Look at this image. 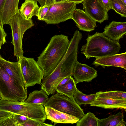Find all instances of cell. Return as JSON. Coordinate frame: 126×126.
<instances>
[{"label": "cell", "mask_w": 126, "mask_h": 126, "mask_svg": "<svg viewBox=\"0 0 126 126\" xmlns=\"http://www.w3.org/2000/svg\"><path fill=\"white\" fill-rule=\"evenodd\" d=\"M47 119L54 123L74 124L79 119L78 118L44 105Z\"/></svg>", "instance_id": "cell-12"}, {"label": "cell", "mask_w": 126, "mask_h": 126, "mask_svg": "<svg viewBox=\"0 0 126 126\" xmlns=\"http://www.w3.org/2000/svg\"><path fill=\"white\" fill-rule=\"evenodd\" d=\"M14 114L0 120V126H17Z\"/></svg>", "instance_id": "cell-25"}, {"label": "cell", "mask_w": 126, "mask_h": 126, "mask_svg": "<svg viewBox=\"0 0 126 126\" xmlns=\"http://www.w3.org/2000/svg\"><path fill=\"white\" fill-rule=\"evenodd\" d=\"M111 9L122 17H126V0H110Z\"/></svg>", "instance_id": "cell-24"}, {"label": "cell", "mask_w": 126, "mask_h": 126, "mask_svg": "<svg viewBox=\"0 0 126 126\" xmlns=\"http://www.w3.org/2000/svg\"><path fill=\"white\" fill-rule=\"evenodd\" d=\"M53 126L52 125L45 123L41 121L29 118L25 122L21 124L20 126Z\"/></svg>", "instance_id": "cell-26"}, {"label": "cell", "mask_w": 126, "mask_h": 126, "mask_svg": "<svg viewBox=\"0 0 126 126\" xmlns=\"http://www.w3.org/2000/svg\"><path fill=\"white\" fill-rule=\"evenodd\" d=\"M37 2L35 0H25L22 4L19 11L24 18L28 20L33 16H37L39 7Z\"/></svg>", "instance_id": "cell-17"}, {"label": "cell", "mask_w": 126, "mask_h": 126, "mask_svg": "<svg viewBox=\"0 0 126 126\" xmlns=\"http://www.w3.org/2000/svg\"><path fill=\"white\" fill-rule=\"evenodd\" d=\"M91 106L105 109H126V99H115L106 98H96L90 104Z\"/></svg>", "instance_id": "cell-16"}, {"label": "cell", "mask_w": 126, "mask_h": 126, "mask_svg": "<svg viewBox=\"0 0 126 126\" xmlns=\"http://www.w3.org/2000/svg\"><path fill=\"white\" fill-rule=\"evenodd\" d=\"M70 41L67 36L55 35L39 56L37 62L44 77L50 74L61 60L68 49Z\"/></svg>", "instance_id": "cell-1"}, {"label": "cell", "mask_w": 126, "mask_h": 126, "mask_svg": "<svg viewBox=\"0 0 126 126\" xmlns=\"http://www.w3.org/2000/svg\"><path fill=\"white\" fill-rule=\"evenodd\" d=\"M95 67L99 66H115L126 69V52L96 58L92 64Z\"/></svg>", "instance_id": "cell-11"}, {"label": "cell", "mask_w": 126, "mask_h": 126, "mask_svg": "<svg viewBox=\"0 0 126 126\" xmlns=\"http://www.w3.org/2000/svg\"><path fill=\"white\" fill-rule=\"evenodd\" d=\"M98 119L93 113L89 112L76 123L77 126H98Z\"/></svg>", "instance_id": "cell-22"}, {"label": "cell", "mask_w": 126, "mask_h": 126, "mask_svg": "<svg viewBox=\"0 0 126 126\" xmlns=\"http://www.w3.org/2000/svg\"><path fill=\"white\" fill-rule=\"evenodd\" d=\"M72 19L80 30L90 32L94 30L96 27V22L82 9L76 8Z\"/></svg>", "instance_id": "cell-10"}, {"label": "cell", "mask_w": 126, "mask_h": 126, "mask_svg": "<svg viewBox=\"0 0 126 126\" xmlns=\"http://www.w3.org/2000/svg\"><path fill=\"white\" fill-rule=\"evenodd\" d=\"M19 63L26 89L36 84H41L44 75L37 62L31 58L23 56L19 58Z\"/></svg>", "instance_id": "cell-7"}, {"label": "cell", "mask_w": 126, "mask_h": 126, "mask_svg": "<svg viewBox=\"0 0 126 126\" xmlns=\"http://www.w3.org/2000/svg\"><path fill=\"white\" fill-rule=\"evenodd\" d=\"M71 76L67 77L63 79L59 84L57 87H59L65 84L70 79Z\"/></svg>", "instance_id": "cell-33"}, {"label": "cell", "mask_w": 126, "mask_h": 126, "mask_svg": "<svg viewBox=\"0 0 126 126\" xmlns=\"http://www.w3.org/2000/svg\"><path fill=\"white\" fill-rule=\"evenodd\" d=\"M44 105L79 118L84 115L83 110L75 102L73 97H69L57 92L48 98Z\"/></svg>", "instance_id": "cell-5"}, {"label": "cell", "mask_w": 126, "mask_h": 126, "mask_svg": "<svg viewBox=\"0 0 126 126\" xmlns=\"http://www.w3.org/2000/svg\"><path fill=\"white\" fill-rule=\"evenodd\" d=\"M1 56L0 55V57Z\"/></svg>", "instance_id": "cell-39"}, {"label": "cell", "mask_w": 126, "mask_h": 126, "mask_svg": "<svg viewBox=\"0 0 126 126\" xmlns=\"http://www.w3.org/2000/svg\"><path fill=\"white\" fill-rule=\"evenodd\" d=\"M49 6H41L39 7L37 15L38 20H43L44 17L48 10Z\"/></svg>", "instance_id": "cell-27"}, {"label": "cell", "mask_w": 126, "mask_h": 126, "mask_svg": "<svg viewBox=\"0 0 126 126\" xmlns=\"http://www.w3.org/2000/svg\"><path fill=\"white\" fill-rule=\"evenodd\" d=\"M124 118L123 113L119 112L107 118L99 119L98 126H125L126 123Z\"/></svg>", "instance_id": "cell-18"}, {"label": "cell", "mask_w": 126, "mask_h": 126, "mask_svg": "<svg viewBox=\"0 0 126 126\" xmlns=\"http://www.w3.org/2000/svg\"><path fill=\"white\" fill-rule=\"evenodd\" d=\"M0 64L7 74L24 87L20 65L18 61L17 62H11L5 60L1 56Z\"/></svg>", "instance_id": "cell-14"}, {"label": "cell", "mask_w": 126, "mask_h": 126, "mask_svg": "<svg viewBox=\"0 0 126 126\" xmlns=\"http://www.w3.org/2000/svg\"><path fill=\"white\" fill-rule=\"evenodd\" d=\"M11 27L12 37L11 43L14 47V55L18 59L23 56L22 39L25 32L34 25L32 18L27 20L19 12L14 15L9 23Z\"/></svg>", "instance_id": "cell-4"}, {"label": "cell", "mask_w": 126, "mask_h": 126, "mask_svg": "<svg viewBox=\"0 0 126 126\" xmlns=\"http://www.w3.org/2000/svg\"><path fill=\"white\" fill-rule=\"evenodd\" d=\"M77 4L67 1L50 5L43 21L48 24H57L72 19Z\"/></svg>", "instance_id": "cell-6"}, {"label": "cell", "mask_w": 126, "mask_h": 126, "mask_svg": "<svg viewBox=\"0 0 126 126\" xmlns=\"http://www.w3.org/2000/svg\"><path fill=\"white\" fill-rule=\"evenodd\" d=\"M97 96L96 94H84L77 89L73 97L75 102L80 106L83 104H90L95 100Z\"/></svg>", "instance_id": "cell-21"}, {"label": "cell", "mask_w": 126, "mask_h": 126, "mask_svg": "<svg viewBox=\"0 0 126 126\" xmlns=\"http://www.w3.org/2000/svg\"><path fill=\"white\" fill-rule=\"evenodd\" d=\"M55 0H40L39 2L41 6H50L54 3Z\"/></svg>", "instance_id": "cell-30"}, {"label": "cell", "mask_w": 126, "mask_h": 126, "mask_svg": "<svg viewBox=\"0 0 126 126\" xmlns=\"http://www.w3.org/2000/svg\"><path fill=\"white\" fill-rule=\"evenodd\" d=\"M19 0H5L0 12V20L3 25L9 24L12 16L19 12L18 4Z\"/></svg>", "instance_id": "cell-15"}, {"label": "cell", "mask_w": 126, "mask_h": 126, "mask_svg": "<svg viewBox=\"0 0 126 126\" xmlns=\"http://www.w3.org/2000/svg\"><path fill=\"white\" fill-rule=\"evenodd\" d=\"M1 99V95L0 94V100Z\"/></svg>", "instance_id": "cell-37"}, {"label": "cell", "mask_w": 126, "mask_h": 126, "mask_svg": "<svg viewBox=\"0 0 126 126\" xmlns=\"http://www.w3.org/2000/svg\"><path fill=\"white\" fill-rule=\"evenodd\" d=\"M86 40V43L82 46L80 51L87 59L118 54L121 49L119 41L112 40L102 33L97 32L92 35L88 34Z\"/></svg>", "instance_id": "cell-2"}, {"label": "cell", "mask_w": 126, "mask_h": 126, "mask_svg": "<svg viewBox=\"0 0 126 126\" xmlns=\"http://www.w3.org/2000/svg\"><path fill=\"white\" fill-rule=\"evenodd\" d=\"M14 114L0 110V120Z\"/></svg>", "instance_id": "cell-31"}, {"label": "cell", "mask_w": 126, "mask_h": 126, "mask_svg": "<svg viewBox=\"0 0 126 126\" xmlns=\"http://www.w3.org/2000/svg\"><path fill=\"white\" fill-rule=\"evenodd\" d=\"M102 33L111 39L119 41L126 33V22L112 21L104 28Z\"/></svg>", "instance_id": "cell-13"}, {"label": "cell", "mask_w": 126, "mask_h": 126, "mask_svg": "<svg viewBox=\"0 0 126 126\" xmlns=\"http://www.w3.org/2000/svg\"><path fill=\"white\" fill-rule=\"evenodd\" d=\"M0 93L1 99L24 102L27 89L10 77L0 64Z\"/></svg>", "instance_id": "cell-3"}, {"label": "cell", "mask_w": 126, "mask_h": 126, "mask_svg": "<svg viewBox=\"0 0 126 126\" xmlns=\"http://www.w3.org/2000/svg\"><path fill=\"white\" fill-rule=\"evenodd\" d=\"M97 98H106L115 99H126V92L121 91L106 92L99 91L95 94Z\"/></svg>", "instance_id": "cell-23"}, {"label": "cell", "mask_w": 126, "mask_h": 126, "mask_svg": "<svg viewBox=\"0 0 126 126\" xmlns=\"http://www.w3.org/2000/svg\"><path fill=\"white\" fill-rule=\"evenodd\" d=\"M45 92L43 90H35L30 93L28 98L24 102L26 103L44 105L48 99Z\"/></svg>", "instance_id": "cell-19"}, {"label": "cell", "mask_w": 126, "mask_h": 126, "mask_svg": "<svg viewBox=\"0 0 126 126\" xmlns=\"http://www.w3.org/2000/svg\"><path fill=\"white\" fill-rule=\"evenodd\" d=\"M36 0L37 1H38L39 2V1L40 0Z\"/></svg>", "instance_id": "cell-38"}, {"label": "cell", "mask_w": 126, "mask_h": 126, "mask_svg": "<svg viewBox=\"0 0 126 126\" xmlns=\"http://www.w3.org/2000/svg\"><path fill=\"white\" fill-rule=\"evenodd\" d=\"M76 84L74 80L71 76L70 79L65 84L57 87L56 91L69 97H73L74 93L78 89Z\"/></svg>", "instance_id": "cell-20"}, {"label": "cell", "mask_w": 126, "mask_h": 126, "mask_svg": "<svg viewBox=\"0 0 126 126\" xmlns=\"http://www.w3.org/2000/svg\"><path fill=\"white\" fill-rule=\"evenodd\" d=\"M84 0H67L66 1L76 3L77 4H78L82 2Z\"/></svg>", "instance_id": "cell-34"}, {"label": "cell", "mask_w": 126, "mask_h": 126, "mask_svg": "<svg viewBox=\"0 0 126 126\" xmlns=\"http://www.w3.org/2000/svg\"><path fill=\"white\" fill-rule=\"evenodd\" d=\"M82 3L84 11L96 22L101 23L108 19V11L102 0H84Z\"/></svg>", "instance_id": "cell-8"}, {"label": "cell", "mask_w": 126, "mask_h": 126, "mask_svg": "<svg viewBox=\"0 0 126 126\" xmlns=\"http://www.w3.org/2000/svg\"><path fill=\"white\" fill-rule=\"evenodd\" d=\"M14 115L17 126H20L29 118L25 116L19 114H14Z\"/></svg>", "instance_id": "cell-29"}, {"label": "cell", "mask_w": 126, "mask_h": 126, "mask_svg": "<svg viewBox=\"0 0 126 126\" xmlns=\"http://www.w3.org/2000/svg\"><path fill=\"white\" fill-rule=\"evenodd\" d=\"M5 0H0V12L2 9Z\"/></svg>", "instance_id": "cell-35"}, {"label": "cell", "mask_w": 126, "mask_h": 126, "mask_svg": "<svg viewBox=\"0 0 126 126\" xmlns=\"http://www.w3.org/2000/svg\"><path fill=\"white\" fill-rule=\"evenodd\" d=\"M73 76L76 84L83 81L88 82L97 77V71L93 68L77 61L74 67Z\"/></svg>", "instance_id": "cell-9"}, {"label": "cell", "mask_w": 126, "mask_h": 126, "mask_svg": "<svg viewBox=\"0 0 126 126\" xmlns=\"http://www.w3.org/2000/svg\"><path fill=\"white\" fill-rule=\"evenodd\" d=\"M106 10L108 11L111 9L110 0H102Z\"/></svg>", "instance_id": "cell-32"}, {"label": "cell", "mask_w": 126, "mask_h": 126, "mask_svg": "<svg viewBox=\"0 0 126 126\" xmlns=\"http://www.w3.org/2000/svg\"><path fill=\"white\" fill-rule=\"evenodd\" d=\"M7 34L3 28V25L0 20V49L1 46L6 42Z\"/></svg>", "instance_id": "cell-28"}, {"label": "cell", "mask_w": 126, "mask_h": 126, "mask_svg": "<svg viewBox=\"0 0 126 126\" xmlns=\"http://www.w3.org/2000/svg\"><path fill=\"white\" fill-rule=\"evenodd\" d=\"M66 0H55L54 3L65 1H66Z\"/></svg>", "instance_id": "cell-36"}]
</instances>
